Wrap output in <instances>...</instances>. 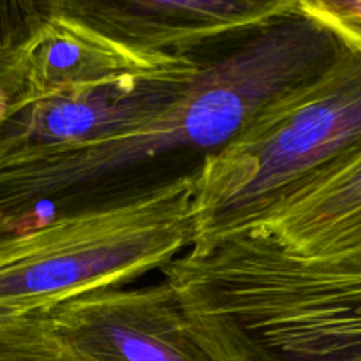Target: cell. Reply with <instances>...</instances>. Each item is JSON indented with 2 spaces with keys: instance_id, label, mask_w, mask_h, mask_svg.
Returning a JSON list of instances; mask_svg holds the SVG:
<instances>
[{
  "instance_id": "cell-1",
  "label": "cell",
  "mask_w": 361,
  "mask_h": 361,
  "mask_svg": "<svg viewBox=\"0 0 361 361\" xmlns=\"http://www.w3.org/2000/svg\"><path fill=\"white\" fill-rule=\"evenodd\" d=\"M342 48L298 9L204 51L192 85L159 115L102 140L0 162V238L27 229L41 207L53 215L197 171L261 106Z\"/></svg>"
},
{
  "instance_id": "cell-2",
  "label": "cell",
  "mask_w": 361,
  "mask_h": 361,
  "mask_svg": "<svg viewBox=\"0 0 361 361\" xmlns=\"http://www.w3.org/2000/svg\"><path fill=\"white\" fill-rule=\"evenodd\" d=\"M180 307L214 361H361V252L307 257L256 236L204 264Z\"/></svg>"
},
{
  "instance_id": "cell-3",
  "label": "cell",
  "mask_w": 361,
  "mask_h": 361,
  "mask_svg": "<svg viewBox=\"0 0 361 361\" xmlns=\"http://www.w3.org/2000/svg\"><path fill=\"white\" fill-rule=\"evenodd\" d=\"M361 150V51L344 44L312 76L275 95L197 171L194 245L261 224Z\"/></svg>"
},
{
  "instance_id": "cell-4",
  "label": "cell",
  "mask_w": 361,
  "mask_h": 361,
  "mask_svg": "<svg viewBox=\"0 0 361 361\" xmlns=\"http://www.w3.org/2000/svg\"><path fill=\"white\" fill-rule=\"evenodd\" d=\"M200 171V169H197ZM197 171L0 238V312L48 310L161 271L196 240Z\"/></svg>"
},
{
  "instance_id": "cell-5",
  "label": "cell",
  "mask_w": 361,
  "mask_h": 361,
  "mask_svg": "<svg viewBox=\"0 0 361 361\" xmlns=\"http://www.w3.org/2000/svg\"><path fill=\"white\" fill-rule=\"evenodd\" d=\"M48 312L90 361H214L187 328L164 279L136 288L99 289Z\"/></svg>"
},
{
  "instance_id": "cell-6",
  "label": "cell",
  "mask_w": 361,
  "mask_h": 361,
  "mask_svg": "<svg viewBox=\"0 0 361 361\" xmlns=\"http://www.w3.org/2000/svg\"><path fill=\"white\" fill-rule=\"evenodd\" d=\"M300 9V0H63L62 14L134 48L197 56Z\"/></svg>"
},
{
  "instance_id": "cell-7",
  "label": "cell",
  "mask_w": 361,
  "mask_h": 361,
  "mask_svg": "<svg viewBox=\"0 0 361 361\" xmlns=\"http://www.w3.org/2000/svg\"><path fill=\"white\" fill-rule=\"evenodd\" d=\"M197 73L122 81L18 106L0 122V162L78 147L120 133L173 104L185 94Z\"/></svg>"
},
{
  "instance_id": "cell-8",
  "label": "cell",
  "mask_w": 361,
  "mask_h": 361,
  "mask_svg": "<svg viewBox=\"0 0 361 361\" xmlns=\"http://www.w3.org/2000/svg\"><path fill=\"white\" fill-rule=\"evenodd\" d=\"M201 55L176 56L134 48L59 14L23 46V101L20 106L122 81L192 76L200 71Z\"/></svg>"
},
{
  "instance_id": "cell-9",
  "label": "cell",
  "mask_w": 361,
  "mask_h": 361,
  "mask_svg": "<svg viewBox=\"0 0 361 361\" xmlns=\"http://www.w3.org/2000/svg\"><path fill=\"white\" fill-rule=\"evenodd\" d=\"M284 249L307 257L361 250V150L317 178L261 224Z\"/></svg>"
},
{
  "instance_id": "cell-10",
  "label": "cell",
  "mask_w": 361,
  "mask_h": 361,
  "mask_svg": "<svg viewBox=\"0 0 361 361\" xmlns=\"http://www.w3.org/2000/svg\"><path fill=\"white\" fill-rule=\"evenodd\" d=\"M0 361H90L55 326L48 310L0 324Z\"/></svg>"
},
{
  "instance_id": "cell-11",
  "label": "cell",
  "mask_w": 361,
  "mask_h": 361,
  "mask_svg": "<svg viewBox=\"0 0 361 361\" xmlns=\"http://www.w3.org/2000/svg\"><path fill=\"white\" fill-rule=\"evenodd\" d=\"M62 7L63 0H0V49L27 46Z\"/></svg>"
},
{
  "instance_id": "cell-12",
  "label": "cell",
  "mask_w": 361,
  "mask_h": 361,
  "mask_svg": "<svg viewBox=\"0 0 361 361\" xmlns=\"http://www.w3.org/2000/svg\"><path fill=\"white\" fill-rule=\"evenodd\" d=\"M300 9L361 51V0H300Z\"/></svg>"
},
{
  "instance_id": "cell-13",
  "label": "cell",
  "mask_w": 361,
  "mask_h": 361,
  "mask_svg": "<svg viewBox=\"0 0 361 361\" xmlns=\"http://www.w3.org/2000/svg\"><path fill=\"white\" fill-rule=\"evenodd\" d=\"M23 48L0 49V122L23 101Z\"/></svg>"
},
{
  "instance_id": "cell-14",
  "label": "cell",
  "mask_w": 361,
  "mask_h": 361,
  "mask_svg": "<svg viewBox=\"0 0 361 361\" xmlns=\"http://www.w3.org/2000/svg\"><path fill=\"white\" fill-rule=\"evenodd\" d=\"M18 314H6V312H0V324H4L6 321H9L11 317H16Z\"/></svg>"
}]
</instances>
